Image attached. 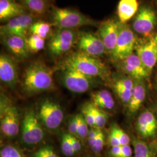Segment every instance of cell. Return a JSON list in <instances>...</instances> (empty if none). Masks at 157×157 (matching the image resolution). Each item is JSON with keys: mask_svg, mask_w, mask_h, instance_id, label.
<instances>
[{"mask_svg": "<svg viewBox=\"0 0 157 157\" xmlns=\"http://www.w3.org/2000/svg\"><path fill=\"white\" fill-rule=\"evenodd\" d=\"M53 71L43 62H34L27 67L23 74V87L33 94L50 90L53 86Z\"/></svg>", "mask_w": 157, "mask_h": 157, "instance_id": "6da1fadb", "label": "cell"}, {"mask_svg": "<svg viewBox=\"0 0 157 157\" xmlns=\"http://www.w3.org/2000/svg\"><path fill=\"white\" fill-rule=\"evenodd\" d=\"M63 66L73 68L93 78H105L109 75L105 65L97 57L91 56L80 51L68 56L65 59Z\"/></svg>", "mask_w": 157, "mask_h": 157, "instance_id": "7a4b0ae2", "label": "cell"}, {"mask_svg": "<svg viewBox=\"0 0 157 157\" xmlns=\"http://www.w3.org/2000/svg\"><path fill=\"white\" fill-rule=\"evenodd\" d=\"M51 9L52 24L56 28L77 30L84 26L98 27L101 24L76 10L59 8L53 5Z\"/></svg>", "mask_w": 157, "mask_h": 157, "instance_id": "3957f363", "label": "cell"}, {"mask_svg": "<svg viewBox=\"0 0 157 157\" xmlns=\"http://www.w3.org/2000/svg\"><path fill=\"white\" fill-rule=\"evenodd\" d=\"M78 32L76 29H56L51 35L48 48L52 56H58L67 53L78 39Z\"/></svg>", "mask_w": 157, "mask_h": 157, "instance_id": "277c9868", "label": "cell"}, {"mask_svg": "<svg viewBox=\"0 0 157 157\" xmlns=\"http://www.w3.org/2000/svg\"><path fill=\"white\" fill-rule=\"evenodd\" d=\"M21 131L22 141L26 146H35L43 140L44 130L33 110L29 109L25 113Z\"/></svg>", "mask_w": 157, "mask_h": 157, "instance_id": "5b68a950", "label": "cell"}, {"mask_svg": "<svg viewBox=\"0 0 157 157\" xmlns=\"http://www.w3.org/2000/svg\"><path fill=\"white\" fill-rule=\"evenodd\" d=\"M137 43L134 32L126 23H122L115 49L111 55L115 61H121L133 54Z\"/></svg>", "mask_w": 157, "mask_h": 157, "instance_id": "8992f818", "label": "cell"}, {"mask_svg": "<svg viewBox=\"0 0 157 157\" xmlns=\"http://www.w3.org/2000/svg\"><path fill=\"white\" fill-rule=\"evenodd\" d=\"M93 78L85 75L73 68L63 67L62 80L67 90L75 93H83L90 89Z\"/></svg>", "mask_w": 157, "mask_h": 157, "instance_id": "52a82bcc", "label": "cell"}, {"mask_svg": "<svg viewBox=\"0 0 157 157\" xmlns=\"http://www.w3.org/2000/svg\"><path fill=\"white\" fill-rule=\"evenodd\" d=\"M157 23L156 12L150 6H143L136 13L132 28L136 33L147 37L151 35Z\"/></svg>", "mask_w": 157, "mask_h": 157, "instance_id": "ba28073f", "label": "cell"}, {"mask_svg": "<svg viewBox=\"0 0 157 157\" xmlns=\"http://www.w3.org/2000/svg\"><path fill=\"white\" fill-rule=\"evenodd\" d=\"M37 117L45 128L54 130L59 128L62 124L64 113L58 104L46 100L41 104Z\"/></svg>", "mask_w": 157, "mask_h": 157, "instance_id": "9c48e42d", "label": "cell"}, {"mask_svg": "<svg viewBox=\"0 0 157 157\" xmlns=\"http://www.w3.org/2000/svg\"><path fill=\"white\" fill-rule=\"evenodd\" d=\"M36 16L30 13H25L12 18L0 26L1 37L17 36L25 37L30 26L36 20Z\"/></svg>", "mask_w": 157, "mask_h": 157, "instance_id": "30bf717a", "label": "cell"}, {"mask_svg": "<svg viewBox=\"0 0 157 157\" xmlns=\"http://www.w3.org/2000/svg\"><path fill=\"white\" fill-rule=\"evenodd\" d=\"M76 44L79 51L91 56L98 58L107 52L102 41L96 33L79 32Z\"/></svg>", "mask_w": 157, "mask_h": 157, "instance_id": "8fae6325", "label": "cell"}, {"mask_svg": "<svg viewBox=\"0 0 157 157\" xmlns=\"http://www.w3.org/2000/svg\"><path fill=\"white\" fill-rule=\"evenodd\" d=\"M121 23L113 19L101 23L96 34L100 38L108 53L112 54L121 29Z\"/></svg>", "mask_w": 157, "mask_h": 157, "instance_id": "7c38bea8", "label": "cell"}, {"mask_svg": "<svg viewBox=\"0 0 157 157\" xmlns=\"http://www.w3.org/2000/svg\"><path fill=\"white\" fill-rule=\"evenodd\" d=\"M135 50L141 61L150 73L157 63V52L155 36L136 43Z\"/></svg>", "mask_w": 157, "mask_h": 157, "instance_id": "4fadbf2b", "label": "cell"}, {"mask_svg": "<svg viewBox=\"0 0 157 157\" xmlns=\"http://www.w3.org/2000/svg\"><path fill=\"white\" fill-rule=\"evenodd\" d=\"M119 62L120 68L124 72L136 80H142L149 76L150 72L144 66L137 54H132Z\"/></svg>", "mask_w": 157, "mask_h": 157, "instance_id": "5bb4252c", "label": "cell"}, {"mask_svg": "<svg viewBox=\"0 0 157 157\" xmlns=\"http://www.w3.org/2000/svg\"><path fill=\"white\" fill-rule=\"evenodd\" d=\"M0 79L4 83L13 87L18 80L17 67L15 61L4 54L0 56Z\"/></svg>", "mask_w": 157, "mask_h": 157, "instance_id": "9a60e30c", "label": "cell"}, {"mask_svg": "<svg viewBox=\"0 0 157 157\" xmlns=\"http://www.w3.org/2000/svg\"><path fill=\"white\" fill-rule=\"evenodd\" d=\"M136 129L143 138H151L156 135L157 119L149 110L142 112L136 122Z\"/></svg>", "mask_w": 157, "mask_h": 157, "instance_id": "2e32d148", "label": "cell"}, {"mask_svg": "<svg viewBox=\"0 0 157 157\" xmlns=\"http://www.w3.org/2000/svg\"><path fill=\"white\" fill-rule=\"evenodd\" d=\"M1 41L13 55L19 58H26L29 56V49L27 39L17 36L1 37Z\"/></svg>", "mask_w": 157, "mask_h": 157, "instance_id": "e0dca14e", "label": "cell"}, {"mask_svg": "<svg viewBox=\"0 0 157 157\" xmlns=\"http://www.w3.org/2000/svg\"><path fill=\"white\" fill-rule=\"evenodd\" d=\"M26 8L16 0H0V21L8 22L12 18L26 13Z\"/></svg>", "mask_w": 157, "mask_h": 157, "instance_id": "ac0fdd59", "label": "cell"}, {"mask_svg": "<svg viewBox=\"0 0 157 157\" xmlns=\"http://www.w3.org/2000/svg\"><path fill=\"white\" fill-rule=\"evenodd\" d=\"M137 0H121L118 4L117 13L119 21L126 23L139 10Z\"/></svg>", "mask_w": 157, "mask_h": 157, "instance_id": "d6986e66", "label": "cell"}, {"mask_svg": "<svg viewBox=\"0 0 157 157\" xmlns=\"http://www.w3.org/2000/svg\"><path fill=\"white\" fill-rule=\"evenodd\" d=\"M91 102L101 109L111 110L115 106V101L111 94L107 90L95 91L91 95Z\"/></svg>", "mask_w": 157, "mask_h": 157, "instance_id": "ffe728a7", "label": "cell"}, {"mask_svg": "<svg viewBox=\"0 0 157 157\" xmlns=\"http://www.w3.org/2000/svg\"><path fill=\"white\" fill-rule=\"evenodd\" d=\"M52 0H22L23 6L34 16L44 15L52 6Z\"/></svg>", "mask_w": 157, "mask_h": 157, "instance_id": "44dd1931", "label": "cell"}, {"mask_svg": "<svg viewBox=\"0 0 157 157\" xmlns=\"http://www.w3.org/2000/svg\"><path fill=\"white\" fill-rule=\"evenodd\" d=\"M146 98V89L144 85L136 83L132 90V94L128 103L129 111L136 112L140 108Z\"/></svg>", "mask_w": 157, "mask_h": 157, "instance_id": "7402d4cb", "label": "cell"}, {"mask_svg": "<svg viewBox=\"0 0 157 157\" xmlns=\"http://www.w3.org/2000/svg\"><path fill=\"white\" fill-rule=\"evenodd\" d=\"M6 108L10 118V127L7 137H13L16 136L19 132V114L17 107L15 106L6 105Z\"/></svg>", "mask_w": 157, "mask_h": 157, "instance_id": "603a6c76", "label": "cell"}, {"mask_svg": "<svg viewBox=\"0 0 157 157\" xmlns=\"http://www.w3.org/2000/svg\"><path fill=\"white\" fill-rule=\"evenodd\" d=\"M133 145L134 157H157V154L144 141L134 139Z\"/></svg>", "mask_w": 157, "mask_h": 157, "instance_id": "cb8c5ba5", "label": "cell"}, {"mask_svg": "<svg viewBox=\"0 0 157 157\" xmlns=\"http://www.w3.org/2000/svg\"><path fill=\"white\" fill-rule=\"evenodd\" d=\"M52 26H54L52 23L42 21H38L34 22L32 24L30 28L29 32L31 34H36L45 39L50 34Z\"/></svg>", "mask_w": 157, "mask_h": 157, "instance_id": "d4e9b609", "label": "cell"}, {"mask_svg": "<svg viewBox=\"0 0 157 157\" xmlns=\"http://www.w3.org/2000/svg\"><path fill=\"white\" fill-rule=\"evenodd\" d=\"M27 43L30 51L36 52L44 48L45 45V39L36 34H31L27 39Z\"/></svg>", "mask_w": 157, "mask_h": 157, "instance_id": "484cf974", "label": "cell"}, {"mask_svg": "<svg viewBox=\"0 0 157 157\" xmlns=\"http://www.w3.org/2000/svg\"><path fill=\"white\" fill-rule=\"evenodd\" d=\"M91 106L95 119V128L99 129L104 128L107 122V113L100 108L95 106L92 102H91Z\"/></svg>", "mask_w": 157, "mask_h": 157, "instance_id": "4316f807", "label": "cell"}, {"mask_svg": "<svg viewBox=\"0 0 157 157\" xmlns=\"http://www.w3.org/2000/svg\"><path fill=\"white\" fill-rule=\"evenodd\" d=\"M61 147L62 153L66 157H72L76 154L72 144L69 133H65L62 135Z\"/></svg>", "mask_w": 157, "mask_h": 157, "instance_id": "83f0119b", "label": "cell"}, {"mask_svg": "<svg viewBox=\"0 0 157 157\" xmlns=\"http://www.w3.org/2000/svg\"><path fill=\"white\" fill-rule=\"evenodd\" d=\"M31 157H59L52 146L45 145L39 148L31 155Z\"/></svg>", "mask_w": 157, "mask_h": 157, "instance_id": "f1b7e54d", "label": "cell"}, {"mask_svg": "<svg viewBox=\"0 0 157 157\" xmlns=\"http://www.w3.org/2000/svg\"><path fill=\"white\" fill-rule=\"evenodd\" d=\"M0 157H26L17 148L12 146L4 147L0 151Z\"/></svg>", "mask_w": 157, "mask_h": 157, "instance_id": "f546056e", "label": "cell"}, {"mask_svg": "<svg viewBox=\"0 0 157 157\" xmlns=\"http://www.w3.org/2000/svg\"><path fill=\"white\" fill-rule=\"evenodd\" d=\"M78 126L77 135L76 136H78L80 139H84L85 138L87 137L88 136V133L89 132V130L88 128L89 124L87 123L82 114H78Z\"/></svg>", "mask_w": 157, "mask_h": 157, "instance_id": "4dcf8cb0", "label": "cell"}, {"mask_svg": "<svg viewBox=\"0 0 157 157\" xmlns=\"http://www.w3.org/2000/svg\"><path fill=\"white\" fill-rule=\"evenodd\" d=\"M82 115L89 126L95 127V119L91 109V102L86 103L82 108Z\"/></svg>", "mask_w": 157, "mask_h": 157, "instance_id": "1f68e13d", "label": "cell"}, {"mask_svg": "<svg viewBox=\"0 0 157 157\" xmlns=\"http://www.w3.org/2000/svg\"><path fill=\"white\" fill-rule=\"evenodd\" d=\"M112 130L115 132V135L117 136L121 146L129 145V143L130 141L129 136L124 132L122 129H121L117 126H113L112 127Z\"/></svg>", "mask_w": 157, "mask_h": 157, "instance_id": "d6a6232c", "label": "cell"}, {"mask_svg": "<svg viewBox=\"0 0 157 157\" xmlns=\"http://www.w3.org/2000/svg\"><path fill=\"white\" fill-rule=\"evenodd\" d=\"M114 87L117 95L122 101L125 103H129L132 94V90L126 89L116 84H115Z\"/></svg>", "mask_w": 157, "mask_h": 157, "instance_id": "836d02e7", "label": "cell"}, {"mask_svg": "<svg viewBox=\"0 0 157 157\" xmlns=\"http://www.w3.org/2000/svg\"><path fill=\"white\" fill-rule=\"evenodd\" d=\"M105 144V136L102 131H100L98 135L97 136V139L95 140L94 146L91 147V150L95 154H98L101 152L103 149Z\"/></svg>", "mask_w": 157, "mask_h": 157, "instance_id": "e575fe53", "label": "cell"}, {"mask_svg": "<svg viewBox=\"0 0 157 157\" xmlns=\"http://www.w3.org/2000/svg\"><path fill=\"white\" fill-rule=\"evenodd\" d=\"M115 84L130 90H133L135 84L132 80L129 78H119L115 82Z\"/></svg>", "mask_w": 157, "mask_h": 157, "instance_id": "d590c367", "label": "cell"}, {"mask_svg": "<svg viewBox=\"0 0 157 157\" xmlns=\"http://www.w3.org/2000/svg\"><path fill=\"white\" fill-rule=\"evenodd\" d=\"M78 115H76L71 118L69 123V131L71 135L76 136L78 126Z\"/></svg>", "mask_w": 157, "mask_h": 157, "instance_id": "8d00e7d4", "label": "cell"}, {"mask_svg": "<svg viewBox=\"0 0 157 157\" xmlns=\"http://www.w3.org/2000/svg\"><path fill=\"white\" fill-rule=\"evenodd\" d=\"M70 137H71V140L74 151L76 154L78 153L82 150V144H81L80 141L78 140L77 136H76L70 134Z\"/></svg>", "mask_w": 157, "mask_h": 157, "instance_id": "74e56055", "label": "cell"}, {"mask_svg": "<svg viewBox=\"0 0 157 157\" xmlns=\"http://www.w3.org/2000/svg\"><path fill=\"white\" fill-rule=\"evenodd\" d=\"M108 155L109 157H121L122 146L112 147L109 151Z\"/></svg>", "mask_w": 157, "mask_h": 157, "instance_id": "f35d334b", "label": "cell"}, {"mask_svg": "<svg viewBox=\"0 0 157 157\" xmlns=\"http://www.w3.org/2000/svg\"><path fill=\"white\" fill-rule=\"evenodd\" d=\"M108 141H109V143L110 146H111V147H115V146H121L117 136H116L115 132L112 130V129L111 130L110 134L109 135Z\"/></svg>", "mask_w": 157, "mask_h": 157, "instance_id": "ab89813d", "label": "cell"}, {"mask_svg": "<svg viewBox=\"0 0 157 157\" xmlns=\"http://www.w3.org/2000/svg\"><path fill=\"white\" fill-rule=\"evenodd\" d=\"M132 150L129 145L122 146L121 157H132Z\"/></svg>", "mask_w": 157, "mask_h": 157, "instance_id": "60d3db41", "label": "cell"}, {"mask_svg": "<svg viewBox=\"0 0 157 157\" xmlns=\"http://www.w3.org/2000/svg\"><path fill=\"white\" fill-rule=\"evenodd\" d=\"M100 131H101V129L97 128H93L91 130H89L88 136H87V139H91V138H94L95 137H97L99 134Z\"/></svg>", "mask_w": 157, "mask_h": 157, "instance_id": "b9f144b4", "label": "cell"}, {"mask_svg": "<svg viewBox=\"0 0 157 157\" xmlns=\"http://www.w3.org/2000/svg\"><path fill=\"white\" fill-rule=\"evenodd\" d=\"M155 43H156V49H157V34L155 36Z\"/></svg>", "mask_w": 157, "mask_h": 157, "instance_id": "7bdbcfd3", "label": "cell"}, {"mask_svg": "<svg viewBox=\"0 0 157 157\" xmlns=\"http://www.w3.org/2000/svg\"><path fill=\"white\" fill-rule=\"evenodd\" d=\"M156 114H157V109H156Z\"/></svg>", "mask_w": 157, "mask_h": 157, "instance_id": "ee69618b", "label": "cell"}, {"mask_svg": "<svg viewBox=\"0 0 157 157\" xmlns=\"http://www.w3.org/2000/svg\"></svg>", "mask_w": 157, "mask_h": 157, "instance_id": "f6af8a7d", "label": "cell"}, {"mask_svg": "<svg viewBox=\"0 0 157 157\" xmlns=\"http://www.w3.org/2000/svg\"><path fill=\"white\" fill-rule=\"evenodd\" d=\"M16 1H17V0H16Z\"/></svg>", "mask_w": 157, "mask_h": 157, "instance_id": "bcb514c9", "label": "cell"}]
</instances>
